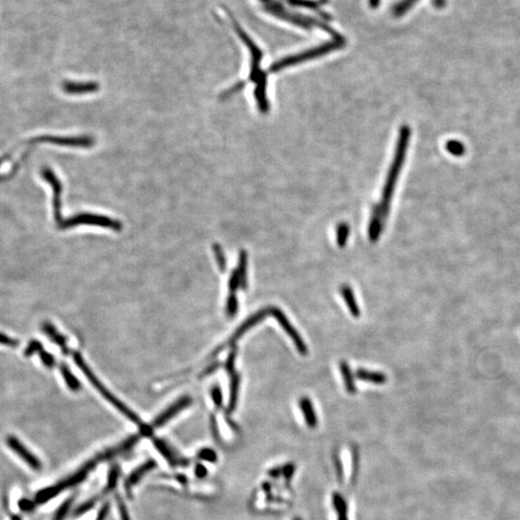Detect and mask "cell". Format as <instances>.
Returning a JSON list of instances; mask_svg holds the SVG:
<instances>
[{
	"instance_id": "1",
	"label": "cell",
	"mask_w": 520,
	"mask_h": 520,
	"mask_svg": "<svg viewBox=\"0 0 520 520\" xmlns=\"http://www.w3.org/2000/svg\"><path fill=\"white\" fill-rule=\"evenodd\" d=\"M410 134H411V131H410L409 125L406 124V125L401 126L394 158H393L392 164L390 166L388 175L385 180V183L383 185L381 199H380V202L377 203L373 207V210H372L369 228H368V235H369V239L372 242H376L380 238V234L384 228V225L388 218L391 200L393 198V194H394L395 187H396L397 181L399 179L403 165L406 161V155H407L409 143H410Z\"/></svg>"
},
{
	"instance_id": "2",
	"label": "cell",
	"mask_w": 520,
	"mask_h": 520,
	"mask_svg": "<svg viewBox=\"0 0 520 520\" xmlns=\"http://www.w3.org/2000/svg\"><path fill=\"white\" fill-rule=\"evenodd\" d=\"M138 441L139 440L136 436H132L127 440H124L123 442H121L120 445L100 453L98 456L93 458V460L87 461L74 474L70 475L65 480L61 481L60 483H58L52 487L40 490L36 495V503L37 504L46 503L48 501L51 500L52 498H54L56 495L60 494L62 491L80 484L81 482H83L87 478V476L91 471L94 470L99 465V463L102 461H105V460H110L113 457L118 456L125 451L129 450L130 448H132Z\"/></svg>"
},
{
	"instance_id": "3",
	"label": "cell",
	"mask_w": 520,
	"mask_h": 520,
	"mask_svg": "<svg viewBox=\"0 0 520 520\" xmlns=\"http://www.w3.org/2000/svg\"><path fill=\"white\" fill-rule=\"evenodd\" d=\"M345 45H346L345 39L342 36H339L337 38H333L330 41H326V42L322 44L320 46H317V47L312 48V49H310V50L301 51V52L297 53V54H293V55H290V56L284 57V58H282L280 60L273 63L271 65L269 70H270V72H278V71L284 70L286 68L293 67L295 65H298V64L304 63V62H308V61L316 59L318 57H322L324 55H327V54H329V53L332 52V51L340 50V49L345 47Z\"/></svg>"
},
{
	"instance_id": "4",
	"label": "cell",
	"mask_w": 520,
	"mask_h": 520,
	"mask_svg": "<svg viewBox=\"0 0 520 520\" xmlns=\"http://www.w3.org/2000/svg\"><path fill=\"white\" fill-rule=\"evenodd\" d=\"M264 10L278 19L290 22L292 24L297 25L306 30H310L311 28H313V26H316L318 28H321L322 30L329 32L332 35L333 38H337L340 36L336 31L330 28V26L328 24H326L324 21L310 18L308 16H304L298 13H293L291 11L287 10L280 2L270 1V2L266 3L264 6Z\"/></svg>"
},
{
	"instance_id": "5",
	"label": "cell",
	"mask_w": 520,
	"mask_h": 520,
	"mask_svg": "<svg viewBox=\"0 0 520 520\" xmlns=\"http://www.w3.org/2000/svg\"><path fill=\"white\" fill-rule=\"evenodd\" d=\"M72 357H73V360L74 362L76 363V365L80 368L81 371L84 373V375L86 376V378L89 380L91 383L96 387V389H98V391L100 392V394L103 396V398H105L106 400L108 401L110 404H112L117 410H119L120 412H121L125 417H127L130 421H132L133 423L139 425L140 427H142L144 424L142 423V421L140 420L139 416L133 412L132 410H129L123 403H121L119 399H117L112 393H111L109 390H107V388L100 382V380L95 376V374L92 372L90 369V367L86 364L85 360H83L82 356L78 352H74L72 354Z\"/></svg>"
},
{
	"instance_id": "6",
	"label": "cell",
	"mask_w": 520,
	"mask_h": 520,
	"mask_svg": "<svg viewBox=\"0 0 520 520\" xmlns=\"http://www.w3.org/2000/svg\"><path fill=\"white\" fill-rule=\"evenodd\" d=\"M80 225L101 227V228L109 229L114 231H120L122 230V224L120 223V221L111 219L107 216L93 214V213L76 214L75 216H72L69 219L61 221V223L58 224L61 230H68V229H71V228H74V227L80 226Z\"/></svg>"
},
{
	"instance_id": "7",
	"label": "cell",
	"mask_w": 520,
	"mask_h": 520,
	"mask_svg": "<svg viewBox=\"0 0 520 520\" xmlns=\"http://www.w3.org/2000/svg\"><path fill=\"white\" fill-rule=\"evenodd\" d=\"M270 314L277 319L279 324L281 326V328L288 334V336L293 340L297 350L300 355L307 356L309 354V348H308L306 342L302 340L300 333L293 327V325L291 324L290 321L287 319V317L285 316L283 311L280 310L279 308L274 307V308H270Z\"/></svg>"
},
{
	"instance_id": "8",
	"label": "cell",
	"mask_w": 520,
	"mask_h": 520,
	"mask_svg": "<svg viewBox=\"0 0 520 520\" xmlns=\"http://www.w3.org/2000/svg\"><path fill=\"white\" fill-rule=\"evenodd\" d=\"M268 315H270V308L268 309H263V310L257 311L256 313H254L252 316L249 317L247 320L245 321L240 327L236 330V331L232 334V336L230 337L229 340L226 342L225 345L221 346L219 348H217L213 356H216L218 355L220 352L224 350L226 347H230V346H233L237 341L240 339L241 337L248 331V330L251 329L252 327H254L255 325H257L260 322L264 320L265 317H267Z\"/></svg>"
},
{
	"instance_id": "9",
	"label": "cell",
	"mask_w": 520,
	"mask_h": 520,
	"mask_svg": "<svg viewBox=\"0 0 520 520\" xmlns=\"http://www.w3.org/2000/svg\"><path fill=\"white\" fill-rule=\"evenodd\" d=\"M192 402H193V400H192L190 396H183V397H181L176 403L170 405L167 410H164L160 415H158L154 419V421L152 422L151 428L152 429L160 428L161 426L165 425L172 417H175L177 414H179V412H180L181 410H185L186 408H188L192 404Z\"/></svg>"
},
{
	"instance_id": "10",
	"label": "cell",
	"mask_w": 520,
	"mask_h": 520,
	"mask_svg": "<svg viewBox=\"0 0 520 520\" xmlns=\"http://www.w3.org/2000/svg\"><path fill=\"white\" fill-rule=\"evenodd\" d=\"M42 177L45 178V180H47L52 189H53V200H52V203H53V212H54V218L57 224L61 223L62 219V214H61V207H62V201H61V195H62V184H61L60 180L57 179V177L55 176V174L52 171V170L49 169V168H46L45 170H42Z\"/></svg>"
},
{
	"instance_id": "11",
	"label": "cell",
	"mask_w": 520,
	"mask_h": 520,
	"mask_svg": "<svg viewBox=\"0 0 520 520\" xmlns=\"http://www.w3.org/2000/svg\"><path fill=\"white\" fill-rule=\"evenodd\" d=\"M6 441H7V445L9 446L11 450L14 451L19 457L21 458V460L25 461L30 466L32 469H34V470L41 469V463L39 459L36 456H34L30 451L28 450L21 443L20 440L13 436H9Z\"/></svg>"
},
{
	"instance_id": "12",
	"label": "cell",
	"mask_w": 520,
	"mask_h": 520,
	"mask_svg": "<svg viewBox=\"0 0 520 520\" xmlns=\"http://www.w3.org/2000/svg\"><path fill=\"white\" fill-rule=\"evenodd\" d=\"M40 142L50 143L65 147L74 148H91L95 145V140L91 136H79V137H55L47 136L40 138Z\"/></svg>"
},
{
	"instance_id": "13",
	"label": "cell",
	"mask_w": 520,
	"mask_h": 520,
	"mask_svg": "<svg viewBox=\"0 0 520 520\" xmlns=\"http://www.w3.org/2000/svg\"><path fill=\"white\" fill-rule=\"evenodd\" d=\"M63 89L70 95H83L98 92L100 84L95 81L89 82H72L67 81L63 84Z\"/></svg>"
},
{
	"instance_id": "14",
	"label": "cell",
	"mask_w": 520,
	"mask_h": 520,
	"mask_svg": "<svg viewBox=\"0 0 520 520\" xmlns=\"http://www.w3.org/2000/svg\"><path fill=\"white\" fill-rule=\"evenodd\" d=\"M156 466V462L154 460H150L146 461L144 464H142L137 469L133 471L129 475V477L125 481V490L126 492H129L131 489L139 483V481L150 471L153 470Z\"/></svg>"
},
{
	"instance_id": "15",
	"label": "cell",
	"mask_w": 520,
	"mask_h": 520,
	"mask_svg": "<svg viewBox=\"0 0 520 520\" xmlns=\"http://www.w3.org/2000/svg\"><path fill=\"white\" fill-rule=\"evenodd\" d=\"M42 330L45 331V333L50 337L51 340L53 341L55 344L59 345L62 349V352L64 355H68L69 354V349L67 347V339L64 335H62L60 332L58 330H56V328L50 323V322H45L42 324Z\"/></svg>"
},
{
	"instance_id": "16",
	"label": "cell",
	"mask_w": 520,
	"mask_h": 520,
	"mask_svg": "<svg viewBox=\"0 0 520 520\" xmlns=\"http://www.w3.org/2000/svg\"><path fill=\"white\" fill-rule=\"evenodd\" d=\"M299 406H300L301 413L306 419L308 426L310 428H314L317 425V416L315 413V410L313 408V403L311 402L310 398L308 397H301L299 400Z\"/></svg>"
},
{
	"instance_id": "17",
	"label": "cell",
	"mask_w": 520,
	"mask_h": 520,
	"mask_svg": "<svg viewBox=\"0 0 520 520\" xmlns=\"http://www.w3.org/2000/svg\"><path fill=\"white\" fill-rule=\"evenodd\" d=\"M341 296L342 298L345 300L348 309L350 310V313L356 318L360 317V309L357 302V300L355 298V294L352 290L349 285H342L340 287Z\"/></svg>"
},
{
	"instance_id": "18",
	"label": "cell",
	"mask_w": 520,
	"mask_h": 520,
	"mask_svg": "<svg viewBox=\"0 0 520 520\" xmlns=\"http://www.w3.org/2000/svg\"><path fill=\"white\" fill-rule=\"evenodd\" d=\"M356 377L362 381L371 382L374 384H384L387 380V377L383 373L365 369H358L356 371Z\"/></svg>"
},
{
	"instance_id": "19",
	"label": "cell",
	"mask_w": 520,
	"mask_h": 520,
	"mask_svg": "<svg viewBox=\"0 0 520 520\" xmlns=\"http://www.w3.org/2000/svg\"><path fill=\"white\" fill-rule=\"evenodd\" d=\"M240 375L236 372L231 375V382H230V402L228 411L231 413L233 410L236 409L237 401H238V394H239V386H240Z\"/></svg>"
},
{
	"instance_id": "20",
	"label": "cell",
	"mask_w": 520,
	"mask_h": 520,
	"mask_svg": "<svg viewBox=\"0 0 520 520\" xmlns=\"http://www.w3.org/2000/svg\"><path fill=\"white\" fill-rule=\"evenodd\" d=\"M339 369H340L342 378L344 380L346 390L351 394L356 393L357 392V386H356L354 375H353V372L351 370L349 364L346 361H341L340 364H339Z\"/></svg>"
},
{
	"instance_id": "21",
	"label": "cell",
	"mask_w": 520,
	"mask_h": 520,
	"mask_svg": "<svg viewBox=\"0 0 520 520\" xmlns=\"http://www.w3.org/2000/svg\"><path fill=\"white\" fill-rule=\"evenodd\" d=\"M241 280V288L243 290L247 289L248 286V278H247V271H248V253L245 250H242L239 253V261H238V268L236 269Z\"/></svg>"
},
{
	"instance_id": "22",
	"label": "cell",
	"mask_w": 520,
	"mask_h": 520,
	"mask_svg": "<svg viewBox=\"0 0 520 520\" xmlns=\"http://www.w3.org/2000/svg\"><path fill=\"white\" fill-rule=\"evenodd\" d=\"M60 371L66 384L68 385V387L70 388L71 391L73 392H77L79 391L81 388L80 382L78 379L71 373L70 368L68 367V365L62 363L60 366Z\"/></svg>"
},
{
	"instance_id": "23",
	"label": "cell",
	"mask_w": 520,
	"mask_h": 520,
	"mask_svg": "<svg viewBox=\"0 0 520 520\" xmlns=\"http://www.w3.org/2000/svg\"><path fill=\"white\" fill-rule=\"evenodd\" d=\"M153 444H154L155 448L160 452L161 455L169 461V463L172 465H176L178 463L179 459H177V457L175 456V454L172 453V451L167 445V443L165 441L159 440V439H155V440H153Z\"/></svg>"
},
{
	"instance_id": "24",
	"label": "cell",
	"mask_w": 520,
	"mask_h": 520,
	"mask_svg": "<svg viewBox=\"0 0 520 520\" xmlns=\"http://www.w3.org/2000/svg\"><path fill=\"white\" fill-rule=\"evenodd\" d=\"M286 2L293 7L315 11L320 10L321 6L323 5L322 0H286Z\"/></svg>"
},
{
	"instance_id": "25",
	"label": "cell",
	"mask_w": 520,
	"mask_h": 520,
	"mask_svg": "<svg viewBox=\"0 0 520 520\" xmlns=\"http://www.w3.org/2000/svg\"><path fill=\"white\" fill-rule=\"evenodd\" d=\"M349 234H350V227L348 224L346 223H341L338 226H337V229H336V242H337V245L343 248L346 246V243L347 240L349 238Z\"/></svg>"
},
{
	"instance_id": "26",
	"label": "cell",
	"mask_w": 520,
	"mask_h": 520,
	"mask_svg": "<svg viewBox=\"0 0 520 520\" xmlns=\"http://www.w3.org/2000/svg\"><path fill=\"white\" fill-rule=\"evenodd\" d=\"M418 0H401L393 8V14L395 17L404 16L410 8H412Z\"/></svg>"
},
{
	"instance_id": "27",
	"label": "cell",
	"mask_w": 520,
	"mask_h": 520,
	"mask_svg": "<svg viewBox=\"0 0 520 520\" xmlns=\"http://www.w3.org/2000/svg\"><path fill=\"white\" fill-rule=\"evenodd\" d=\"M445 148L449 153L455 156H461L465 151L463 144L460 141L449 140L446 143Z\"/></svg>"
},
{
	"instance_id": "28",
	"label": "cell",
	"mask_w": 520,
	"mask_h": 520,
	"mask_svg": "<svg viewBox=\"0 0 520 520\" xmlns=\"http://www.w3.org/2000/svg\"><path fill=\"white\" fill-rule=\"evenodd\" d=\"M213 250H214V254H215V258L217 261V264H218V267L222 272L226 270V267H227V260H226V256H225V253H224V250L222 249L219 244H214L213 245Z\"/></svg>"
},
{
	"instance_id": "29",
	"label": "cell",
	"mask_w": 520,
	"mask_h": 520,
	"mask_svg": "<svg viewBox=\"0 0 520 520\" xmlns=\"http://www.w3.org/2000/svg\"><path fill=\"white\" fill-rule=\"evenodd\" d=\"M246 84H247V81H239V82L235 83L234 85H232L230 87V89H228V90H226L221 94V100H228L229 98H230L231 96H233L234 94H237L238 92L243 90L245 88Z\"/></svg>"
},
{
	"instance_id": "30",
	"label": "cell",
	"mask_w": 520,
	"mask_h": 520,
	"mask_svg": "<svg viewBox=\"0 0 520 520\" xmlns=\"http://www.w3.org/2000/svg\"><path fill=\"white\" fill-rule=\"evenodd\" d=\"M226 310H227V314L230 317L235 316V314L237 313V310H238V300H237V297H236L235 293H230V296L228 297L227 309H226Z\"/></svg>"
},
{
	"instance_id": "31",
	"label": "cell",
	"mask_w": 520,
	"mask_h": 520,
	"mask_svg": "<svg viewBox=\"0 0 520 520\" xmlns=\"http://www.w3.org/2000/svg\"><path fill=\"white\" fill-rule=\"evenodd\" d=\"M236 358H237V349H233V350L230 352L228 356V359L226 360V363H225V368L226 370L228 371V373L232 375L235 373V362H236Z\"/></svg>"
},
{
	"instance_id": "32",
	"label": "cell",
	"mask_w": 520,
	"mask_h": 520,
	"mask_svg": "<svg viewBox=\"0 0 520 520\" xmlns=\"http://www.w3.org/2000/svg\"><path fill=\"white\" fill-rule=\"evenodd\" d=\"M101 496H102V495L97 496V497H95V498H92L90 500L85 502L83 505H81L79 508H77V510H75V515H76V516H79V515H82V514L86 513L88 510H91V509L96 505V503H98V502H99V500L101 498Z\"/></svg>"
},
{
	"instance_id": "33",
	"label": "cell",
	"mask_w": 520,
	"mask_h": 520,
	"mask_svg": "<svg viewBox=\"0 0 520 520\" xmlns=\"http://www.w3.org/2000/svg\"><path fill=\"white\" fill-rule=\"evenodd\" d=\"M119 473H120V470H119V467L117 465H115V466H113L111 468L110 472H109V476H108L107 489H106L107 491L113 490L116 487L117 482H118V479H119Z\"/></svg>"
},
{
	"instance_id": "34",
	"label": "cell",
	"mask_w": 520,
	"mask_h": 520,
	"mask_svg": "<svg viewBox=\"0 0 520 520\" xmlns=\"http://www.w3.org/2000/svg\"><path fill=\"white\" fill-rule=\"evenodd\" d=\"M240 286L241 280L239 274L237 270H233L230 275V280H229V288H230V293H235Z\"/></svg>"
},
{
	"instance_id": "35",
	"label": "cell",
	"mask_w": 520,
	"mask_h": 520,
	"mask_svg": "<svg viewBox=\"0 0 520 520\" xmlns=\"http://www.w3.org/2000/svg\"><path fill=\"white\" fill-rule=\"evenodd\" d=\"M71 503H72V498H70V499L65 501V502L61 505V507L58 509V510L56 511V513H55V515H54V518H53V520L64 519V518L66 517V515H67L68 511L70 510Z\"/></svg>"
},
{
	"instance_id": "36",
	"label": "cell",
	"mask_w": 520,
	"mask_h": 520,
	"mask_svg": "<svg viewBox=\"0 0 520 520\" xmlns=\"http://www.w3.org/2000/svg\"><path fill=\"white\" fill-rule=\"evenodd\" d=\"M44 350V347L39 340H31L27 347L24 350V356L25 357H31L32 355L36 353H40V351Z\"/></svg>"
},
{
	"instance_id": "37",
	"label": "cell",
	"mask_w": 520,
	"mask_h": 520,
	"mask_svg": "<svg viewBox=\"0 0 520 520\" xmlns=\"http://www.w3.org/2000/svg\"><path fill=\"white\" fill-rule=\"evenodd\" d=\"M39 356H40V361L42 362V364L46 367H48V368H53L54 367L56 361H55L53 355L48 353L47 351L41 350L39 353Z\"/></svg>"
},
{
	"instance_id": "38",
	"label": "cell",
	"mask_w": 520,
	"mask_h": 520,
	"mask_svg": "<svg viewBox=\"0 0 520 520\" xmlns=\"http://www.w3.org/2000/svg\"><path fill=\"white\" fill-rule=\"evenodd\" d=\"M198 457L200 458V460H205L208 462H215L217 460V454L214 452V450L209 449V448L201 449L198 454Z\"/></svg>"
},
{
	"instance_id": "39",
	"label": "cell",
	"mask_w": 520,
	"mask_h": 520,
	"mask_svg": "<svg viewBox=\"0 0 520 520\" xmlns=\"http://www.w3.org/2000/svg\"><path fill=\"white\" fill-rule=\"evenodd\" d=\"M211 396H212V400L214 402L216 408L220 409L223 405V394H222L220 386H218V385L213 386V388L211 389Z\"/></svg>"
},
{
	"instance_id": "40",
	"label": "cell",
	"mask_w": 520,
	"mask_h": 520,
	"mask_svg": "<svg viewBox=\"0 0 520 520\" xmlns=\"http://www.w3.org/2000/svg\"><path fill=\"white\" fill-rule=\"evenodd\" d=\"M0 344L1 345H4V346H7V347H12V348H16L20 345V341L13 338L8 336L7 334L5 333H2L0 332Z\"/></svg>"
},
{
	"instance_id": "41",
	"label": "cell",
	"mask_w": 520,
	"mask_h": 520,
	"mask_svg": "<svg viewBox=\"0 0 520 520\" xmlns=\"http://www.w3.org/2000/svg\"><path fill=\"white\" fill-rule=\"evenodd\" d=\"M116 500H117L118 508H119V510H120V518H121V520H130L129 513H128V510H127V508H126L124 502L121 500L120 496H117Z\"/></svg>"
},
{
	"instance_id": "42",
	"label": "cell",
	"mask_w": 520,
	"mask_h": 520,
	"mask_svg": "<svg viewBox=\"0 0 520 520\" xmlns=\"http://www.w3.org/2000/svg\"><path fill=\"white\" fill-rule=\"evenodd\" d=\"M108 512H109V504H108V503H106V504H104V505L101 507V509H100V511H99V514H98V516H97L96 520L106 519V517H107V515H108Z\"/></svg>"
},
{
	"instance_id": "43",
	"label": "cell",
	"mask_w": 520,
	"mask_h": 520,
	"mask_svg": "<svg viewBox=\"0 0 520 520\" xmlns=\"http://www.w3.org/2000/svg\"><path fill=\"white\" fill-rule=\"evenodd\" d=\"M195 473H196V476H198L199 478H203V477L206 476L207 470H206V468L203 465L198 464L196 466V468H195Z\"/></svg>"
},
{
	"instance_id": "44",
	"label": "cell",
	"mask_w": 520,
	"mask_h": 520,
	"mask_svg": "<svg viewBox=\"0 0 520 520\" xmlns=\"http://www.w3.org/2000/svg\"><path fill=\"white\" fill-rule=\"evenodd\" d=\"M34 506H35V504L29 500H21L20 502V507L21 508V510H30L31 509L34 508Z\"/></svg>"
},
{
	"instance_id": "45",
	"label": "cell",
	"mask_w": 520,
	"mask_h": 520,
	"mask_svg": "<svg viewBox=\"0 0 520 520\" xmlns=\"http://www.w3.org/2000/svg\"><path fill=\"white\" fill-rule=\"evenodd\" d=\"M432 4H434V6L436 8L441 9V8H443L445 6L446 0H432Z\"/></svg>"
},
{
	"instance_id": "46",
	"label": "cell",
	"mask_w": 520,
	"mask_h": 520,
	"mask_svg": "<svg viewBox=\"0 0 520 520\" xmlns=\"http://www.w3.org/2000/svg\"><path fill=\"white\" fill-rule=\"evenodd\" d=\"M380 4V0H369V5L372 9H377Z\"/></svg>"
},
{
	"instance_id": "47",
	"label": "cell",
	"mask_w": 520,
	"mask_h": 520,
	"mask_svg": "<svg viewBox=\"0 0 520 520\" xmlns=\"http://www.w3.org/2000/svg\"><path fill=\"white\" fill-rule=\"evenodd\" d=\"M12 520H21V518H20V516H17V515H14V516H13V517H12Z\"/></svg>"
},
{
	"instance_id": "48",
	"label": "cell",
	"mask_w": 520,
	"mask_h": 520,
	"mask_svg": "<svg viewBox=\"0 0 520 520\" xmlns=\"http://www.w3.org/2000/svg\"><path fill=\"white\" fill-rule=\"evenodd\" d=\"M261 1H263V2H266V3H268V2H270L271 0H261Z\"/></svg>"
}]
</instances>
